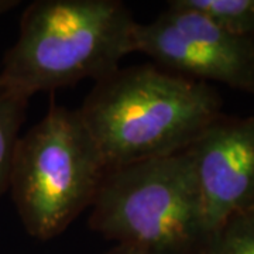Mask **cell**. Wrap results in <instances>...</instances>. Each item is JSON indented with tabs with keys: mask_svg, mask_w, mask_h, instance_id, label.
Listing matches in <instances>:
<instances>
[{
	"mask_svg": "<svg viewBox=\"0 0 254 254\" xmlns=\"http://www.w3.org/2000/svg\"><path fill=\"white\" fill-rule=\"evenodd\" d=\"M108 170L187 150L222 115L208 82L145 64L96 81L78 109Z\"/></svg>",
	"mask_w": 254,
	"mask_h": 254,
	"instance_id": "cell-1",
	"label": "cell"
},
{
	"mask_svg": "<svg viewBox=\"0 0 254 254\" xmlns=\"http://www.w3.org/2000/svg\"><path fill=\"white\" fill-rule=\"evenodd\" d=\"M18 4V1H13V0H0V14L9 11L13 7H16Z\"/></svg>",
	"mask_w": 254,
	"mask_h": 254,
	"instance_id": "cell-11",
	"label": "cell"
},
{
	"mask_svg": "<svg viewBox=\"0 0 254 254\" xmlns=\"http://www.w3.org/2000/svg\"><path fill=\"white\" fill-rule=\"evenodd\" d=\"M108 173L78 109L53 103L20 137L10 174L9 190L28 235L40 240L61 235L91 208Z\"/></svg>",
	"mask_w": 254,
	"mask_h": 254,
	"instance_id": "cell-4",
	"label": "cell"
},
{
	"mask_svg": "<svg viewBox=\"0 0 254 254\" xmlns=\"http://www.w3.org/2000/svg\"><path fill=\"white\" fill-rule=\"evenodd\" d=\"M199 13L219 28L240 37H254V0H173Z\"/></svg>",
	"mask_w": 254,
	"mask_h": 254,
	"instance_id": "cell-8",
	"label": "cell"
},
{
	"mask_svg": "<svg viewBox=\"0 0 254 254\" xmlns=\"http://www.w3.org/2000/svg\"><path fill=\"white\" fill-rule=\"evenodd\" d=\"M209 236L254 208V116L223 113L187 148Z\"/></svg>",
	"mask_w": 254,
	"mask_h": 254,
	"instance_id": "cell-6",
	"label": "cell"
},
{
	"mask_svg": "<svg viewBox=\"0 0 254 254\" xmlns=\"http://www.w3.org/2000/svg\"><path fill=\"white\" fill-rule=\"evenodd\" d=\"M206 254H254V208L227 219L210 237Z\"/></svg>",
	"mask_w": 254,
	"mask_h": 254,
	"instance_id": "cell-9",
	"label": "cell"
},
{
	"mask_svg": "<svg viewBox=\"0 0 254 254\" xmlns=\"http://www.w3.org/2000/svg\"><path fill=\"white\" fill-rule=\"evenodd\" d=\"M27 103V98L0 83V195L9 190L10 174Z\"/></svg>",
	"mask_w": 254,
	"mask_h": 254,
	"instance_id": "cell-7",
	"label": "cell"
},
{
	"mask_svg": "<svg viewBox=\"0 0 254 254\" xmlns=\"http://www.w3.org/2000/svg\"><path fill=\"white\" fill-rule=\"evenodd\" d=\"M206 253H208V250H206V252H205V253H202V254H206Z\"/></svg>",
	"mask_w": 254,
	"mask_h": 254,
	"instance_id": "cell-12",
	"label": "cell"
},
{
	"mask_svg": "<svg viewBox=\"0 0 254 254\" xmlns=\"http://www.w3.org/2000/svg\"><path fill=\"white\" fill-rule=\"evenodd\" d=\"M137 21L119 0H37L24 10L0 83L30 99L116 71Z\"/></svg>",
	"mask_w": 254,
	"mask_h": 254,
	"instance_id": "cell-2",
	"label": "cell"
},
{
	"mask_svg": "<svg viewBox=\"0 0 254 254\" xmlns=\"http://www.w3.org/2000/svg\"><path fill=\"white\" fill-rule=\"evenodd\" d=\"M105 254H147L138 249L134 247H130V246H123V245H116L115 247H112L108 253Z\"/></svg>",
	"mask_w": 254,
	"mask_h": 254,
	"instance_id": "cell-10",
	"label": "cell"
},
{
	"mask_svg": "<svg viewBox=\"0 0 254 254\" xmlns=\"http://www.w3.org/2000/svg\"><path fill=\"white\" fill-rule=\"evenodd\" d=\"M89 226L147 254H202L210 236L187 150L106 174Z\"/></svg>",
	"mask_w": 254,
	"mask_h": 254,
	"instance_id": "cell-3",
	"label": "cell"
},
{
	"mask_svg": "<svg viewBox=\"0 0 254 254\" xmlns=\"http://www.w3.org/2000/svg\"><path fill=\"white\" fill-rule=\"evenodd\" d=\"M133 48L177 75L254 93V37L230 34L173 0L154 21L137 23Z\"/></svg>",
	"mask_w": 254,
	"mask_h": 254,
	"instance_id": "cell-5",
	"label": "cell"
}]
</instances>
